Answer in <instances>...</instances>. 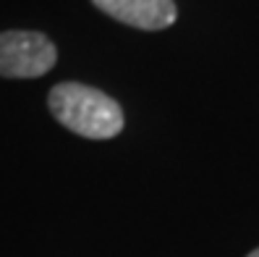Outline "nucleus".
Wrapping results in <instances>:
<instances>
[{"label": "nucleus", "instance_id": "nucleus-1", "mask_svg": "<svg viewBox=\"0 0 259 257\" xmlns=\"http://www.w3.org/2000/svg\"><path fill=\"white\" fill-rule=\"evenodd\" d=\"M48 105L60 126L87 139H110L123 129L120 105L95 87L63 82L50 89Z\"/></svg>", "mask_w": 259, "mask_h": 257}, {"label": "nucleus", "instance_id": "nucleus-2", "mask_svg": "<svg viewBox=\"0 0 259 257\" xmlns=\"http://www.w3.org/2000/svg\"><path fill=\"white\" fill-rule=\"evenodd\" d=\"M58 60L55 45L39 32H0V77L37 79Z\"/></svg>", "mask_w": 259, "mask_h": 257}, {"label": "nucleus", "instance_id": "nucleus-3", "mask_svg": "<svg viewBox=\"0 0 259 257\" xmlns=\"http://www.w3.org/2000/svg\"><path fill=\"white\" fill-rule=\"evenodd\" d=\"M92 3L110 19L147 32H157L176 21L173 0H92Z\"/></svg>", "mask_w": 259, "mask_h": 257}, {"label": "nucleus", "instance_id": "nucleus-4", "mask_svg": "<svg viewBox=\"0 0 259 257\" xmlns=\"http://www.w3.org/2000/svg\"><path fill=\"white\" fill-rule=\"evenodd\" d=\"M246 257H259V249H254V252H249Z\"/></svg>", "mask_w": 259, "mask_h": 257}]
</instances>
